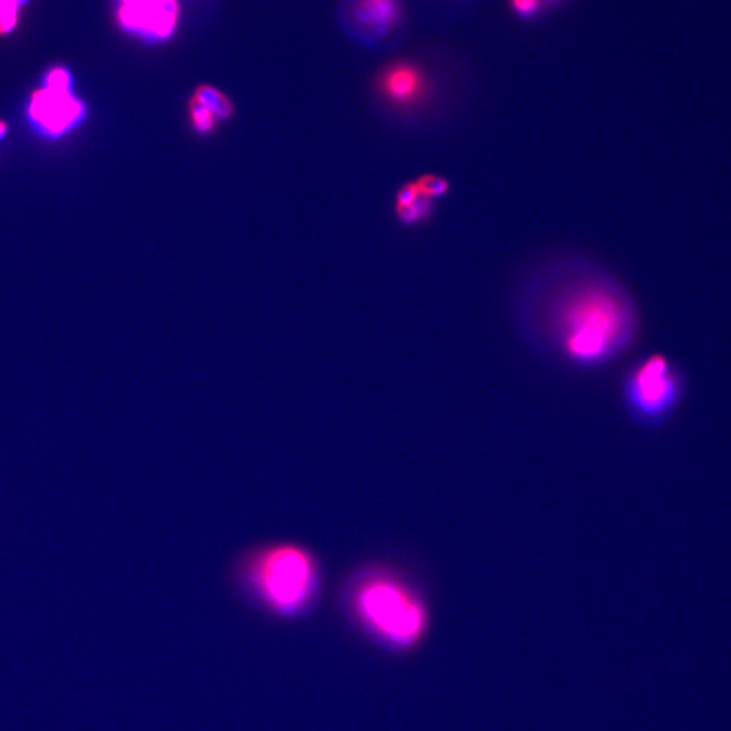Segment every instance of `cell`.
Segmentation results:
<instances>
[{"label":"cell","mask_w":731,"mask_h":731,"mask_svg":"<svg viewBox=\"0 0 731 731\" xmlns=\"http://www.w3.org/2000/svg\"><path fill=\"white\" fill-rule=\"evenodd\" d=\"M347 17L361 36L384 40L400 28L404 7L401 0H350Z\"/></svg>","instance_id":"8"},{"label":"cell","mask_w":731,"mask_h":731,"mask_svg":"<svg viewBox=\"0 0 731 731\" xmlns=\"http://www.w3.org/2000/svg\"><path fill=\"white\" fill-rule=\"evenodd\" d=\"M348 607L370 637L386 648L405 652L422 644L430 610L422 592L396 570L370 566L348 587Z\"/></svg>","instance_id":"2"},{"label":"cell","mask_w":731,"mask_h":731,"mask_svg":"<svg viewBox=\"0 0 731 731\" xmlns=\"http://www.w3.org/2000/svg\"><path fill=\"white\" fill-rule=\"evenodd\" d=\"M191 98L206 107L220 124L231 120L235 116V105L228 98V95H225L218 88L210 86V84H201V86L195 88Z\"/></svg>","instance_id":"10"},{"label":"cell","mask_w":731,"mask_h":731,"mask_svg":"<svg viewBox=\"0 0 731 731\" xmlns=\"http://www.w3.org/2000/svg\"><path fill=\"white\" fill-rule=\"evenodd\" d=\"M71 76L64 68H55L47 75L45 87L33 95L29 116L45 135H64L82 121L84 106L71 91Z\"/></svg>","instance_id":"6"},{"label":"cell","mask_w":731,"mask_h":731,"mask_svg":"<svg viewBox=\"0 0 731 731\" xmlns=\"http://www.w3.org/2000/svg\"><path fill=\"white\" fill-rule=\"evenodd\" d=\"M176 0H120L122 28L152 41L167 40L178 24Z\"/></svg>","instance_id":"7"},{"label":"cell","mask_w":731,"mask_h":731,"mask_svg":"<svg viewBox=\"0 0 731 731\" xmlns=\"http://www.w3.org/2000/svg\"><path fill=\"white\" fill-rule=\"evenodd\" d=\"M236 572L251 599L279 618H300L319 599L320 562L312 550L297 543L252 547L241 556Z\"/></svg>","instance_id":"3"},{"label":"cell","mask_w":731,"mask_h":731,"mask_svg":"<svg viewBox=\"0 0 731 731\" xmlns=\"http://www.w3.org/2000/svg\"><path fill=\"white\" fill-rule=\"evenodd\" d=\"M189 120L191 129L199 137L212 136L220 124L206 107L193 98L189 101Z\"/></svg>","instance_id":"11"},{"label":"cell","mask_w":731,"mask_h":731,"mask_svg":"<svg viewBox=\"0 0 731 731\" xmlns=\"http://www.w3.org/2000/svg\"><path fill=\"white\" fill-rule=\"evenodd\" d=\"M687 393V377L676 363L662 354L635 362L622 381V401L627 415L638 426L661 427L668 422Z\"/></svg>","instance_id":"4"},{"label":"cell","mask_w":731,"mask_h":731,"mask_svg":"<svg viewBox=\"0 0 731 731\" xmlns=\"http://www.w3.org/2000/svg\"><path fill=\"white\" fill-rule=\"evenodd\" d=\"M508 9L522 21H534L546 11L543 0H508Z\"/></svg>","instance_id":"12"},{"label":"cell","mask_w":731,"mask_h":731,"mask_svg":"<svg viewBox=\"0 0 731 731\" xmlns=\"http://www.w3.org/2000/svg\"><path fill=\"white\" fill-rule=\"evenodd\" d=\"M516 316L528 339L577 369L610 365L637 339V305L606 267L583 256L547 260L523 282Z\"/></svg>","instance_id":"1"},{"label":"cell","mask_w":731,"mask_h":731,"mask_svg":"<svg viewBox=\"0 0 731 731\" xmlns=\"http://www.w3.org/2000/svg\"><path fill=\"white\" fill-rule=\"evenodd\" d=\"M543 2H545L546 10H551L564 5L568 0H543Z\"/></svg>","instance_id":"14"},{"label":"cell","mask_w":731,"mask_h":731,"mask_svg":"<svg viewBox=\"0 0 731 731\" xmlns=\"http://www.w3.org/2000/svg\"><path fill=\"white\" fill-rule=\"evenodd\" d=\"M15 2H17V3H18V5H19V6H21V5H22V3H24V2H25V0H15Z\"/></svg>","instance_id":"15"},{"label":"cell","mask_w":731,"mask_h":731,"mask_svg":"<svg viewBox=\"0 0 731 731\" xmlns=\"http://www.w3.org/2000/svg\"><path fill=\"white\" fill-rule=\"evenodd\" d=\"M375 90L393 112L420 116L439 102V83L419 61L397 60L386 65L378 75Z\"/></svg>","instance_id":"5"},{"label":"cell","mask_w":731,"mask_h":731,"mask_svg":"<svg viewBox=\"0 0 731 731\" xmlns=\"http://www.w3.org/2000/svg\"><path fill=\"white\" fill-rule=\"evenodd\" d=\"M18 7L15 0H0V34L10 32L17 24Z\"/></svg>","instance_id":"13"},{"label":"cell","mask_w":731,"mask_h":731,"mask_svg":"<svg viewBox=\"0 0 731 731\" xmlns=\"http://www.w3.org/2000/svg\"><path fill=\"white\" fill-rule=\"evenodd\" d=\"M436 199L424 193L416 181L407 182L396 194V216L401 224H422L435 212Z\"/></svg>","instance_id":"9"}]
</instances>
